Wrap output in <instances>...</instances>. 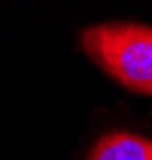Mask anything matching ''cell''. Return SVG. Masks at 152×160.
Here are the masks:
<instances>
[{
  "label": "cell",
  "instance_id": "6da1fadb",
  "mask_svg": "<svg viewBox=\"0 0 152 160\" xmlns=\"http://www.w3.org/2000/svg\"><path fill=\"white\" fill-rule=\"evenodd\" d=\"M80 45L119 83L152 96V28L136 22L91 26L80 34Z\"/></svg>",
  "mask_w": 152,
  "mask_h": 160
},
{
  "label": "cell",
  "instance_id": "7a4b0ae2",
  "mask_svg": "<svg viewBox=\"0 0 152 160\" xmlns=\"http://www.w3.org/2000/svg\"><path fill=\"white\" fill-rule=\"evenodd\" d=\"M87 160H152V141L133 133H109L91 148Z\"/></svg>",
  "mask_w": 152,
  "mask_h": 160
}]
</instances>
